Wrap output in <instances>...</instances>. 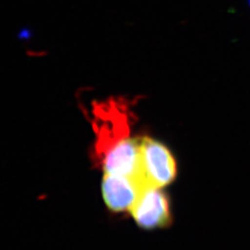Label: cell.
<instances>
[{"instance_id": "6da1fadb", "label": "cell", "mask_w": 250, "mask_h": 250, "mask_svg": "<svg viewBox=\"0 0 250 250\" xmlns=\"http://www.w3.org/2000/svg\"><path fill=\"white\" fill-rule=\"evenodd\" d=\"M134 113L123 98L95 101L92 105V126L96 140L94 152L98 160L109 148L131 137Z\"/></svg>"}, {"instance_id": "7a4b0ae2", "label": "cell", "mask_w": 250, "mask_h": 250, "mask_svg": "<svg viewBox=\"0 0 250 250\" xmlns=\"http://www.w3.org/2000/svg\"><path fill=\"white\" fill-rule=\"evenodd\" d=\"M139 182L144 186L164 188L176 176V162L173 154L163 143L150 137L138 138Z\"/></svg>"}, {"instance_id": "3957f363", "label": "cell", "mask_w": 250, "mask_h": 250, "mask_svg": "<svg viewBox=\"0 0 250 250\" xmlns=\"http://www.w3.org/2000/svg\"><path fill=\"white\" fill-rule=\"evenodd\" d=\"M129 212L136 223L143 229L166 226L171 219L169 200L161 188L144 186Z\"/></svg>"}, {"instance_id": "277c9868", "label": "cell", "mask_w": 250, "mask_h": 250, "mask_svg": "<svg viewBox=\"0 0 250 250\" xmlns=\"http://www.w3.org/2000/svg\"><path fill=\"white\" fill-rule=\"evenodd\" d=\"M142 187L136 178L104 173L101 188L108 208L114 212H125L134 206Z\"/></svg>"}, {"instance_id": "5b68a950", "label": "cell", "mask_w": 250, "mask_h": 250, "mask_svg": "<svg viewBox=\"0 0 250 250\" xmlns=\"http://www.w3.org/2000/svg\"><path fill=\"white\" fill-rule=\"evenodd\" d=\"M247 1H248V4H249V6H250V0H247Z\"/></svg>"}]
</instances>
